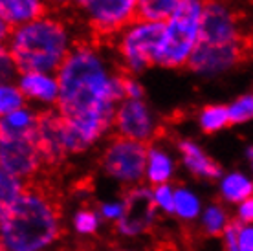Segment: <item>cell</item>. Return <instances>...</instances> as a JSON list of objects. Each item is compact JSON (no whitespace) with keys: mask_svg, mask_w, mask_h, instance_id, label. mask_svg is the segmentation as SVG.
Returning <instances> with one entry per match:
<instances>
[{"mask_svg":"<svg viewBox=\"0 0 253 251\" xmlns=\"http://www.w3.org/2000/svg\"><path fill=\"white\" fill-rule=\"evenodd\" d=\"M154 198L158 202V206L167 211V213H171L174 211V195L171 193V187L169 185H156L154 187Z\"/></svg>","mask_w":253,"mask_h":251,"instance_id":"27","label":"cell"},{"mask_svg":"<svg viewBox=\"0 0 253 251\" xmlns=\"http://www.w3.org/2000/svg\"><path fill=\"white\" fill-rule=\"evenodd\" d=\"M198 123L202 126V130L208 132V134L222 130L224 126L231 125V121H229V108L224 107V105L204 107L200 116H198Z\"/></svg>","mask_w":253,"mask_h":251,"instance_id":"19","label":"cell"},{"mask_svg":"<svg viewBox=\"0 0 253 251\" xmlns=\"http://www.w3.org/2000/svg\"><path fill=\"white\" fill-rule=\"evenodd\" d=\"M178 149L182 152V158H184L185 165H187L191 169V172H195L196 176L218 178V176L222 174L220 165L216 164L215 160H211L196 143L185 139V141H180V147H178Z\"/></svg>","mask_w":253,"mask_h":251,"instance_id":"15","label":"cell"},{"mask_svg":"<svg viewBox=\"0 0 253 251\" xmlns=\"http://www.w3.org/2000/svg\"><path fill=\"white\" fill-rule=\"evenodd\" d=\"M6 41L4 50L13 59L19 74H57L74 50L68 28L48 15L11 30Z\"/></svg>","mask_w":253,"mask_h":251,"instance_id":"4","label":"cell"},{"mask_svg":"<svg viewBox=\"0 0 253 251\" xmlns=\"http://www.w3.org/2000/svg\"><path fill=\"white\" fill-rule=\"evenodd\" d=\"M239 218H241V222H248V224L253 222V196L242 202L241 211H239Z\"/></svg>","mask_w":253,"mask_h":251,"instance_id":"30","label":"cell"},{"mask_svg":"<svg viewBox=\"0 0 253 251\" xmlns=\"http://www.w3.org/2000/svg\"><path fill=\"white\" fill-rule=\"evenodd\" d=\"M114 126L118 136L147 143L156 134V123L143 99H125L118 108Z\"/></svg>","mask_w":253,"mask_h":251,"instance_id":"10","label":"cell"},{"mask_svg":"<svg viewBox=\"0 0 253 251\" xmlns=\"http://www.w3.org/2000/svg\"><path fill=\"white\" fill-rule=\"evenodd\" d=\"M103 214L107 218H118V216L123 214V208L116 206V204H108V206H103Z\"/></svg>","mask_w":253,"mask_h":251,"instance_id":"31","label":"cell"},{"mask_svg":"<svg viewBox=\"0 0 253 251\" xmlns=\"http://www.w3.org/2000/svg\"><path fill=\"white\" fill-rule=\"evenodd\" d=\"M222 193L229 202H244L253 196V182H250L246 176L235 172L224 178Z\"/></svg>","mask_w":253,"mask_h":251,"instance_id":"20","label":"cell"},{"mask_svg":"<svg viewBox=\"0 0 253 251\" xmlns=\"http://www.w3.org/2000/svg\"><path fill=\"white\" fill-rule=\"evenodd\" d=\"M37 143L42 156V164L55 167L64 162L68 156L66 147V132H64V121L59 112L44 110L37 118Z\"/></svg>","mask_w":253,"mask_h":251,"instance_id":"11","label":"cell"},{"mask_svg":"<svg viewBox=\"0 0 253 251\" xmlns=\"http://www.w3.org/2000/svg\"><path fill=\"white\" fill-rule=\"evenodd\" d=\"M118 35L116 48L125 74H141L149 66H156L164 46L165 22L136 20Z\"/></svg>","mask_w":253,"mask_h":251,"instance_id":"6","label":"cell"},{"mask_svg":"<svg viewBox=\"0 0 253 251\" xmlns=\"http://www.w3.org/2000/svg\"><path fill=\"white\" fill-rule=\"evenodd\" d=\"M24 185L26 183L20 182V178L2 172V206H9L11 202L17 200L24 191Z\"/></svg>","mask_w":253,"mask_h":251,"instance_id":"25","label":"cell"},{"mask_svg":"<svg viewBox=\"0 0 253 251\" xmlns=\"http://www.w3.org/2000/svg\"><path fill=\"white\" fill-rule=\"evenodd\" d=\"M123 88H125L126 99H141L143 97V86L128 74H125V77H123Z\"/></svg>","mask_w":253,"mask_h":251,"instance_id":"28","label":"cell"},{"mask_svg":"<svg viewBox=\"0 0 253 251\" xmlns=\"http://www.w3.org/2000/svg\"><path fill=\"white\" fill-rule=\"evenodd\" d=\"M120 72L92 44H76L57 72V112L64 121L70 154L86 151L114 125L125 97Z\"/></svg>","mask_w":253,"mask_h":251,"instance_id":"1","label":"cell"},{"mask_svg":"<svg viewBox=\"0 0 253 251\" xmlns=\"http://www.w3.org/2000/svg\"><path fill=\"white\" fill-rule=\"evenodd\" d=\"M37 118L39 114L28 110V108H20L15 112L2 116V123H0V132H11V134H26V132L37 130Z\"/></svg>","mask_w":253,"mask_h":251,"instance_id":"17","label":"cell"},{"mask_svg":"<svg viewBox=\"0 0 253 251\" xmlns=\"http://www.w3.org/2000/svg\"><path fill=\"white\" fill-rule=\"evenodd\" d=\"M206 0H184L165 20V39L158 55V66H187L202 30Z\"/></svg>","mask_w":253,"mask_h":251,"instance_id":"5","label":"cell"},{"mask_svg":"<svg viewBox=\"0 0 253 251\" xmlns=\"http://www.w3.org/2000/svg\"><path fill=\"white\" fill-rule=\"evenodd\" d=\"M229 121L231 125L246 123L253 120V94H244L229 105Z\"/></svg>","mask_w":253,"mask_h":251,"instance_id":"22","label":"cell"},{"mask_svg":"<svg viewBox=\"0 0 253 251\" xmlns=\"http://www.w3.org/2000/svg\"><path fill=\"white\" fill-rule=\"evenodd\" d=\"M172 172V162L164 151L151 149L149 154V165H147V176L152 185H164Z\"/></svg>","mask_w":253,"mask_h":251,"instance_id":"18","label":"cell"},{"mask_svg":"<svg viewBox=\"0 0 253 251\" xmlns=\"http://www.w3.org/2000/svg\"><path fill=\"white\" fill-rule=\"evenodd\" d=\"M184 0H138L136 20L143 22H165L176 11Z\"/></svg>","mask_w":253,"mask_h":251,"instance_id":"16","label":"cell"},{"mask_svg":"<svg viewBox=\"0 0 253 251\" xmlns=\"http://www.w3.org/2000/svg\"><path fill=\"white\" fill-rule=\"evenodd\" d=\"M156 198L149 189L138 187L128 191L123 204V214L120 220V229L125 235H138L149 231L156 216Z\"/></svg>","mask_w":253,"mask_h":251,"instance_id":"12","label":"cell"},{"mask_svg":"<svg viewBox=\"0 0 253 251\" xmlns=\"http://www.w3.org/2000/svg\"><path fill=\"white\" fill-rule=\"evenodd\" d=\"M174 211L182 218H195L198 213V200L185 189H178L174 193Z\"/></svg>","mask_w":253,"mask_h":251,"instance_id":"23","label":"cell"},{"mask_svg":"<svg viewBox=\"0 0 253 251\" xmlns=\"http://www.w3.org/2000/svg\"><path fill=\"white\" fill-rule=\"evenodd\" d=\"M61 198L48 183L28 182L2 206V251H42L61 233Z\"/></svg>","mask_w":253,"mask_h":251,"instance_id":"2","label":"cell"},{"mask_svg":"<svg viewBox=\"0 0 253 251\" xmlns=\"http://www.w3.org/2000/svg\"><path fill=\"white\" fill-rule=\"evenodd\" d=\"M44 13L46 6L42 0H0V22L9 30L42 19Z\"/></svg>","mask_w":253,"mask_h":251,"instance_id":"14","label":"cell"},{"mask_svg":"<svg viewBox=\"0 0 253 251\" xmlns=\"http://www.w3.org/2000/svg\"><path fill=\"white\" fill-rule=\"evenodd\" d=\"M239 250L253 251V227H242L239 231Z\"/></svg>","mask_w":253,"mask_h":251,"instance_id":"29","label":"cell"},{"mask_svg":"<svg viewBox=\"0 0 253 251\" xmlns=\"http://www.w3.org/2000/svg\"><path fill=\"white\" fill-rule=\"evenodd\" d=\"M95 35H116L136 22L138 0H72Z\"/></svg>","mask_w":253,"mask_h":251,"instance_id":"7","label":"cell"},{"mask_svg":"<svg viewBox=\"0 0 253 251\" xmlns=\"http://www.w3.org/2000/svg\"><path fill=\"white\" fill-rule=\"evenodd\" d=\"M20 92L26 99H33L44 105H57L59 99V79L57 74H42V72H30L20 74L19 84Z\"/></svg>","mask_w":253,"mask_h":251,"instance_id":"13","label":"cell"},{"mask_svg":"<svg viewBox=\"0 0 253 251\" xmlns=\"http://www.w3.org/2000/svg\"><path fill=\"white\" fill-rule=\"evenodd\" d=\"M24 101L26 97L20 92L19 86H15L11 83L2 84V88H0V112H2V116H7V114L15 112V110L24 108Z\"/></svg>","mask_w":253,"mask_h":251,"instance_id":"21","label":"cell"},{"mask_svg":"<svg viewBox=\"0 0 253 251\" xmlns=\"http://www.w3.org/2000/svg\"><path fill=\"white\" fill-rule=\"evenodd\" d=\"M76 227L79 233H94L97 227V216L92 211L83 209L76 216Z\"/></svg>","mask_w":253,"mask_h":251,"instance_id":"26","label":"cell"},{"mask_svg":"<svg viewBox=\"0 0 253 251\" xmlns=\"http://www.w3.org/2000/svg\"><path fill=\"white\" fill-rule=\"evenodd\" d=\"M149 154L151 147L147 143L116 136L103 152L101 167L108 176H114L121 182H138L145 174Z\"/></svg>","mask_w":253,"mask_h":251,"instance_id":"8","label":"cell"},{"mask_svg":"<svg viewBox=\"0 0 253 251\" xmlns=\"http://www.w3.org/2000/svg\"><path fill=\"white\" fill-rule=\"evenodd\" d=\"M226 226H228L226 213H224L218 206H211V208L206 211V214H204V227H206V231H208L211 237H218V235L226 229Z\"/></svg>","mask_w":253,"mask_h":251,"instance_id":"24","label":"cell"},{"mask_svg":"<svg viewBox=\"0 0 253 251\" xmlns=\"http://www.w3.org/2000/svg\"><path fill=\"white\" fill-rule=\"evenodd\" d=\"M55 2H59V4H64V2H68V0H55Z\"/></svg>","mask_w":253,"mask_h":251,"instance_id":"32","label":"cell"},{"mask_svg":"<svg viewBox=\"0 0 253 251\" xmlns=\"http://www.w3.org/2000/svg\"><path fill=\"white\" fill-rule=\"evenodd\" d=\"M2 172L15 178H30L39 170L42 156L39 151L37 130L26 134L0 132Z\"/></svg>","mask_w":253,"mask_h":251,"instance_id":"9","label":"cell"},{"mask_svg":"<svg viewBox=\"0 0 253 251\" xmlns=\"http://www.w3.org/2000/svg\"><path fill=\"white\" fill-rule=\"evenodd\" d=\"M244 50V35L235 13L218 0H206L200 39L187 63L189 70L204 77L220 76L241 63Z\"/></svg>","mask_w":253,"mask_h":251,"instance_id":"3","label":"cell"}]
</instances>
